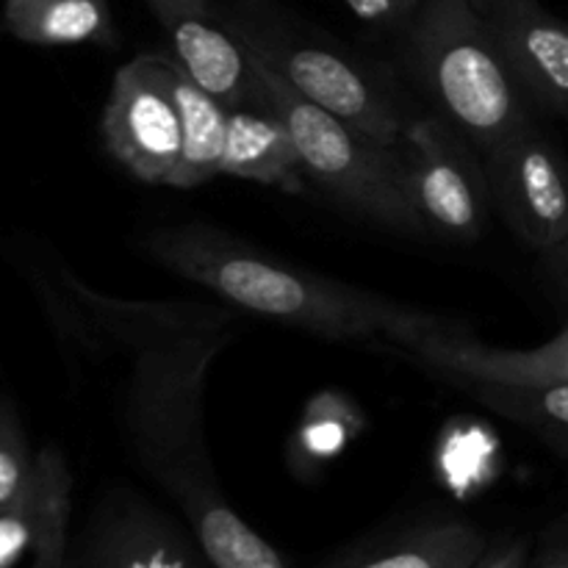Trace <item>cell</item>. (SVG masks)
I'll use <instances>...</instances> for the list:
<instances>
[{
	"instance_id": "obj_3",
	"label": "cell",
	"mask_w": 568,
	"mask_h": 568,
	"mask_svg": "<svg viewBox=\"0 0 568 568\" xmlns=\"http://www.w3.org/2000/svg\"><path fill=\"white\" fill-rule=\"evenodd\" d=\"M227 333L231 327L200 331L133 355L128 442L136 464L172 503L192 488L220 483L205 447V383Z\"/></svg>"
},
{
	"instance_id": "obj_15",
	"label": "cell",
	"mask_w": 568,
	"mask_h": 568,
	"mask_svg": "<svg viewBox=\"0 0 568 568\" xmlns=\"http://www.w3.org/2000/svg\"><path fill=\"white\" fill-rule=\"evenodd\" d=\"M170 89L181 114V161L170 186L197 189L220 175L227 136V105L205 92L172 53H164Z\"/></svg>"
},
{
	"instance_id": "obj_16",
	"label": "cell",
	"mask_w": 568,
	"mask_h": 568,
	"mask_svg": "<svg viewBox=\"0 0 568 568\" xmlns=\"http://www.w3.org/2000/svg\"><path fill=\"white\" fill-rule=\"evenodd\" d=\"M3 26L14 39L39 48L116 39L109 0H6Z\"/></svg>"
},
{
	"instance_id": "obj_11",
	"label": "cell",
	"mask_w": 568,
	"mask_h": 568,
	"mask_svg": "<svg viewBox=\"0 0 568 568\" xmlns=\"http://www.w3.org/2000/svg\"><path fill=\"white\" fill-rule=\"evenodd\" d=\"M72 477L59 449H42L28 491L0 514V568H11L31 552L33 568L70 564Z\"/></svg>"
},
{
	"instance_id": "obj_6",
	"label": "cell",
	"mask_w": 568,
	"mask_h": 568,
	"mask_svg": "<svg viewBox=\"0 0 568 568\" xmlns=\"http://www.w3.org/2000/svg\"><path fill=\"white\" fill-rule=\"evenodd\" d=\"M410 203L425 231L449 242H475L488 220L486 166L466 150L464 133L442 116L408 120L403 136Z\"/></svg>"
},
{
	"instance_id": "obj_25",
	"label": "cell",
	"mask_w": 568,
	"mask_h": 568,
	"mask_svg": "<svg viewBox=\"0 0 568 568\" xmlns=\"http://www.w3.org/2000/svg\"><path fill=\"white\" fill-rule=\"evenodd\" d=\"M555 250H564V258H566V266H568V236H566L564 242H560L558 247H555Z\"/></svg>"
},
{
	"instance_id": "obj_19",
	"label": "cell",
	"mask_w": 568,
	"mask_h": 568,
	"mask_svg": "<svg viewBox=\"0 0 568 568\" xmlns=\"http://www.w3.org/2000/svg\"><path fill=\"white\" fill-rule=\"evenodd\" d=\"M37 455L28 453L26 438L9 416H0V514L22 499L33 480Z\"/></svg>"
},
{
	"instance_id": "obj_23",
	"label": "cell",
	"mask_w": 568,
	"mask_h": 568,
	"mask_svg": "<svg viewBox=\"0 0 568 568\" xmlns=\"http://www.w3.org/2000/svg\"><path fill=\"white\" fill-rule=\"evenodd\" d=\"M466 3H469L471 9H475L477 14L483 17V20H488V17L497 14V11L503 9V6H508L510 0H466Z\"/></svg>"
},
{
	"instance_id": "obj_12",
	"label": "cell",
	"mask_w": 568,
	"mask_h": 568,
	"mask_svg": "<svg viewBox=\"0 0 568 568\" xmlns=\"http://www.w3.org/2000/svg\"><path fill=\"white\" fill-rule=\"evenodd\" d=\"M486 22L521 92L568 114V22L541 9L538 0H510Z\"/></svg>"
},
{
	"instance_id": "obj_2",
	"label": "cell",
	"mask_w": 568,
	"mask_h": 568,
	"mask_svg": "<svg viewBox=\"0 0 568 568\" xmlns=\"http://www.w3.org/2000/svg\"><path fill=\"white\" fill-rule=\"evenodd\" d=\"M405 37L410 64L442 120L483 153L530 125L527 94L491 26L466 0H425Z\"/></svg>"
},
{
	"instance_id": "obj_24",
	"label": "cell",
	"mask_w": 568,
	"mask_h": 568,
	"mask_svg": "<svg viewBox=\"0 0 568 568\" xmlns=\"http://www.w3.org/2000/svg\"><path fill=\"white\" fill-rule=\"evenodd\" d=\"M544 438H549L555 449H558L564 458H568V433L566 430H544Z\"/></svg>"
},
{
	"instance_id": "obj_21",
	"label": "cell",
	"mask_w": 568,
	"mask_h": 568,
	"mask_svg": "<svg viewBox=\"0 0 568 568\" xmlns=\"http://www.w3.org/2000/svg\"><path fill=\"white\" fill-rule=\"evenodd\" d=\"M525 568H568V525L549 530L541 541V549L530 555Z\"/></svg>"
},
{
	"instance_id": "obj_9",
	"label": "cell",
	"mask_w": 568,
	"mask_h": 568,
	"mask_svg": "<svg viewBox=\"0 0 568 568\" xmlns=\"http://www.w3.org/2000/svg\"><path fill=\"white\" fill-rule=\"evenodd\" d=\"M72 568H214L189 527L136 491H111L78 538Z\"/></svg>"
},
{
	"instance_id": "obj_22",
	"label": "cell",
	"mask_w": 568,
	"mask_h": 568,
	"mask_svg": "<svg viewBox=\"0 0 568 568\" xmlns=\"http://www.w3.org/2000/svg\"><path fill=\"white\" fill-rule=\"evenodd\" d=\"M527 560H530V544L525 538H514V541L486 549V555L471 568H525Z\"/></svg>"
},
{
	"instance_id": "obj_1",
	"label": "cell",
	"mask_w": 568,
	"mask_h": 568,
	"mask_svg": "<svg viewBox=\"0 0 568 568\" xmlns=\"http://www.w3.org/2000/svg\"><path fill=\"white\" fill-rule=\"evenodd\" d=\"M150 258L209 288L227 305L331 342H386L414 353L460 327L436 314L264 258L200 225L166 227L144 239Z\"/></svg>"
},
{
	"instance_id": "obj_18",
	"label": "cell",
	"mask_w": 568,
	"mask_h": 568,
	"mask_svg": "<svg viewBox=\"0 0 568 568\" xmlns=\"http://www.w3.org/2000/svg\"><path fill=\"white\" fill-rule=\"evenodd\" d=\"M477 397L494 410L532 422L544 430L568 433V381L549 386H499V383H475Z\"/></svg>"
},
{
	"instance_id": "obj_26",
	"label": "cell",
	"mask_w": 568,
	"mask_h": 568,
	"mask_svg": "<svg viewBox=\"0 0 568 568\" xmlns=\"http://www.w3.org/2000/svg\"><path fill=\"white\" fill-rule=\"evenodd\" d=\"M64 568H72V560H70V564H67V566H64Z\"/></svg>"
},
{
	"instance_id": "obj_14",
	"label": "cell",
	"mask_w": 568,
	"mask_h": 568,
	"mask_svg": "<svg viewBox=\"0 0 568 568\" xmlns=\"http://www.w3.org/2000/svg\"><path fill=\"white\" fill-rule=\"evenodd\" d=\"M220 175L264 183L300 194L305 189V166L283 116L266 103L239 105L227 111V136Z\"/></svg>"
},
{
	"instance_id": "obj_7",
	"label": "cell",
	"mask_w": 568,
	"mask_h": 568,
	"mask_svg": "<svg viewBox=\"0 0 568 568\" xmlns=\"http://www.w3.org/2000/svg\"><path fill=\"white\" fill-rule=\"evenodd\" d=\"M100 128L109 153L133 178L170 186L181 161V114L164 53H142L116 70Z\"/></svg>"
},
{
	"instance_id": "obj_5",
	"label": "cell",
	"mask_w": 568,
	"mask_h": 568,
	"mask_svg": "<svg viewBox=\"0 0 568 568\" xmlns=\"http://www.w3.org/2000/svg\"><path fill=\"white\" fill-rule=\"evenodd\" d=\"M244 48L327 114L383 144H403L408 120L392 94L349 55L286 28L231 22Z\"/></svg>"
},
{
	"instance_id": "obj_8",
	"label": "cell",
	"mask_w": 568,
	"mask_h": 568,
	"mask_svg": "<svg viewBox=\"0 0 568 568\" xmlns=\"http://www.w3.org/2000/svg\"><path fill=\"white\" fill-rule=\"evenodd\" d=\"M491 203L530 247L555 250L568 236V161L527 125L486 153Z\"/></svg>"
},
{
	"instance_id": "obj_4",
	"label": "cell",
	"mask_w": 568,
	"mask_h": 568,
	"mask_svg": "<svg viewBox=\"0 0 568 568\" xmlns=\"http://www.w3.org/2000/svg\"><path fill=\"white\" fill-rule=\"evenodd\" d=\"M250 61L261 94L286 122L311 181L377 225L403 233H425V225L410 203L403 144L375 142L358 128L347 125L294 92L253 53Z\"/></svg>"
},
{
	"instance_id": "obj_13",
	"label": "cell",
	"mask_w": 568,
	"mask_h": 568,
	"mask_svg": "<svg viewBox=\"0 0 568 568\" xmlns=\"http://www.w3.org/2000/svg\"><path fill=\"white\" fill-rule=\"evenodd\" d=\"M78 308L98 325L100 336L109 338L125 353H144L150 347L192 336L200 331H227L236 314L220 305L203 303H125V300L103 297L75 277H67Z\"/></svg>"
},
{
	"instance_id": "obj_10",
	"label": "cell",
	"mask_w": 568,
	"mask_h": 568,
	"mask_svg": "<svg viewBox=\"0 0 568 568\" xmlns=\"http://www.w3.org/2000/svg\"><path fill=\"white\" fill-rule=\"evenodd\" d=\"M170 39L183 70L227 109L261 103L258 78L233 26L211 11L209 0H144Z\"/></svg>"
},
{
	"instance_id": "obj_17",
	"label": "cell",
	"mask_w": 568,
	"mask_h": 568,
	"mask_svg": "<svg viewBox=\"0 0 568 568\" xmlns=\"http://www.w3.org/2000/svg\"><path fill=\"white\" fill-rule=\"evenodd\" d=\"M486 549V536L475 525L453 519L405 532L333 568H471Z\"/></svg>"
},
{
	"instance_id": "obj_20",
	"label": "cell",
	"mask_w": 568,
	"mask_h": 568,
	"mask_svg": "<svg viewBox=\"0 0 568 568\" xmlns=\"http://www.w3.org/2000/svg\"><path fill=\"white\" fill-rule=\"evenodd\" d=\"M344 6L366 26L405 33V28L414 22L425 0H344Z\"/></svg>"
}]
</instances>
